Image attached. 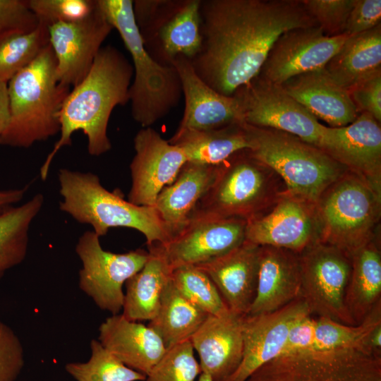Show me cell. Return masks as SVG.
I'll return each mask as SVG.
<instances>
[{
    "label": "cell",
    "instance_id": "obj_21",
    "mask_svg": "<svg viewBox=\"0 0 381 381\" xmlns=\"http://www.w3.org/2000/svg\"><path fill=\"white\" fill-rule=\"evenodd\" d=\"M171 64L179 73L185 99L183 117L175 133L243 122L237 98L219 94L207 85L196 74L189 59L178 56Z\"/></svg>",
    "mask_w": 381,
    "mask_h": 381
},
{
    "label": "cell",
    "instance_id": "obj_26",
    "mask_svg": "<svg viewBox=\"0 0 381 381\" xmlns=\"http://www.w3.org/2000/svg\"><path fill=\"white\" fill-rule=\"evenodd\" d=\"M97 340L124 365L145 376L167 351L154 330L122 314L111 315L101 323Z\"/></svg>",
    "mask_w": 381,
    "mask_h": 381
},
{
    "label": "cell",
    "instance_id": "obj_29",
    "mask_svg": "<svg viewBox=\"0 0 381 381\" xmlns=\"http://www.w3.org/2000/svg\"><path fill=\"white\" fill-rule=\"evenodd\" d=\"M168 141L182 149L188 162L208 165H218L234 153L251 147L244 122L174 133Z\"/></svg>",
    "mask_w": 381,
    "mask_h": 381
},
{
    "label": "cell",
    "instance_id": "obj_40",
    "mask_svg": "<svg viewBox=\"0 0 381 381\" xmlns=\"http://www.w3.org/2000/svg\"><path fill=\"white\" fill-rule=\"evenodd\" d=\"M307 12L328 37L344 34L355 0H301Z\"/></svg>",
    "mask_w": 381,
    "mask_h": 381
},
{
    "label": "cell",
    "instance_id": "obj_33",
    "mask_svg": "<svg viewBox=\"0 0 381 381\" xmlns=\"http://www.w3.org/2000/svg\"><path fill=\"white\" fill-rule=\"evenodd\" d=\"M44 202V195L37 193L23 205L13 206L0 215V280L7 271L25 259L30 227Z\"/></svg>",
    "mask_w": 381,
    "mask_h": 381
},
{
    "label": "cell",
    "instance_id": "obj_45",
    "mask_svg": "<svg viewBox=\"0 0 381 381\" xmlns=\"http://www.w3.org/2000/svg\"><path fill=\"white\" fill-rule=\"evenodd\" d=\"M28 186L22 188L0 190V215L20 202L24 197Z\"/></svg>",
    "mask_w": 381,
    "mask_h": 381
},
{
    "label": "cell",
    "instance_id": "obj_42",
    "mask_svg": "<svg viewBox=\"0 0 381 381\" xmlns=\"http://www.w3.org/2000/svg\"><path fill=\"white\" fill-rule=\"evenodd\" d=\"M346 90L359 114L368 112L381 122V70Z\"/></svg>",
    "mask_w": 381,
    "mask_h": 381
},
{
    "label": "cell",
    "instance_id": "obj_31",
    "mask_svg": "<svg viewBox=\"0 0 381 381\" xmlns=\"http://www.w3.org/2000/svg\"><path fill=\"white\" fill-rule=\"evenodd\" d=\"M325 69L345 89L381 70V24L349 37Z\"/></svg>",
    "mask_w": 381,
    "mask_h": 381
},
{
    "label": "cell",
    "instance_id": "obj_1",
    "mask_svg": "<svg viewBox=\"0 0 381 381\" xmlns=\"http://www.w3.org/2000/svg\"><path fill=\"white\" fill-rule=\"evenodd\" d=\"M200 12L201 46L190 61L202 81L225 96L258 75L280 35L318 25L301 0H205Z\"/></svg>",
    "mask_w": 381,
    "mask_h": 381
},
{
    "label": "cell",
    "instance_id": "obj_38",
    "mask_svg": "<svg viewBox=\"0 0 381 381\" xmlns=\"http://www.w3.org/2000/svg\"><path fill=\"white\" fill-rule=\"evenodd\" d=\"M190 340L168 349L146 375L145 381H195L201 373Z\"/></svg>",
    "mask_w": 381,
    "mask_h": 381
},
{
    "label": "cell",
    "instance_id": "obj_36",
    "mask_svg": "<svg viewBox=\"0 0 381 381\" xmlns=\"http://www.w3.org/2000/svg\"><path fill=\"white\" fill-rule=\"evenodd\" d=\"M91 354L86 362H70L66 371L76 381H145L146 376L124 365L97 339L90 341Z\"/></svg>",
    "mask_w": 381,
    "mask_h": 381
},
{
    "label": "cell",
    "instance_id": "obj_27",
    "mask_svg": "<svg viewBox=\"0 0 381 381\" xmlns=\"http://www.w3.org/2000/svg\"><path fill=\"white\" fill-rule=\"evenodd\" d=\"M218 169L219 164L187 162L175 180L161 190L155 207L169 228L171 237L181 229L198 202L211 188Z\"/></svg>",
    "mask_w": 381,
    "mask_h": 381
},
{
    "label": "cell",
    "instance_id": "obj_37",
    "mask_svg": "<svg viewBox=\"0 0 381 381\" xmlns=\"http://www.w3.org/2000/svg\"><path fill=\"white\" fill-rule=\"evenodd\" d=\"M171 279L183 296L208 315H221L229 311L213 282L198 267L174 269Z\"/></svg>",
    "mask_w": 381,
    "mask_h": 381
},
{
    "label": "cell",
    "instance_id": "obj_9",
    "mask_svg": "<svg viewBox=\"0 0 381 381\" xmlns=\"http://www.w3.org/2000/svg\"><path fill=\"white\" fill-rule=\"evenodd\" d=\"M245 381H381V353L353 346L282 355Z\"/></svg>",
    "mask_w": 381,
    "mask_h": 381
},
{
    "label": "cell",
    "instance_id": "obj_16",
    "mask_svg": "<svg viewBox=\"0 0 381 381\" xmlns=\"http://www.w3.org/2000/svg\"><path fill=\"white\" fill-rule=\"evenodd\" d=\"M348 37H328L318 25L291 29L275 41L257 76L279 85L294 76L325 68Z\"/></svg>",
    "mask_w": 381,
    "mask_h": 381
},
{
    "label": "cell",
    "instance_id": "obj_11",
    "mask_svg": "<svg viewBox=\"0 0 381 381\" xmlns=\"http://www.w3.org/2000/svg\"><path fill=\"white\" fill-rule=\"evenodd\" d=\"M75 253L82 264L80 290L102 310L119 314L124 299L123 286L143 268L149 258L148 251L140 248L125 253L107 251L102 248L99 237L93 231H87L80 236Z\"/></svg>",
    "mask_w": 381,
    "mask_h": 381
},
{
    "label": "cell",
    "instance_id": "obj_47",
    "mask_svg": "<svg viewBox=\"0 0 381 381\" xmlns=\"http://www.w3.org/2000/svg\"><path fill=\"white\" fill-rule=\"evenodd\" d=\"M365 347L370 351L381 353V324L370 332L366 339Z\"/></svg>",
    "mask_w": 381,
    "mask_h": 381
},
{
    "label": "cell",
    "instance_id": "obj_41",
    "mask_svg": "<svg viewBox=\"0 0 381 381\" xmlns=\"http://www.w3.org/2000/svg\"><path fill=\"white\" fill-rule=\"evenodd\" d=\"M24 365V350L20 338L0 320V381H16Z\"/></svg>",
    "mask_w": 381,
    "mask_h": 381
},
{
    "label": "cell",
    "instance_id": "obj_4",
    "mask_svg": "<svg viewBox=\"0 0 381 381\" xmlns=\"http://www.w3.org/2000/svg\"><path fill=\"white\" fill-rule=\"evenodd\" d=\"M59 209L80 224L90 225L99 236L112 227H127L141 232L147 246L164 244L171 234L155 206L135 205L110 192L91 172L61 169L58 173Z\"/></svg>",
    "mask_w": 381,
    "mask_h": 381
},
{
    "label": "cell",
    "instance_id": "obj_6",
    "mask_svg": "<svg viewBox=\"0 0 381 381\" xmlns=\"http://www.w3.org/2000/svg\"><path fill=\"white\" fill-rule=\"evenodd\" d=\"M286 190L274 170L243 150L219 164L214 183L193 212L248 222L268 212Z\"/></svg>",
    "mask_w": 381,
    "mask_h": 381
},
{
    "label": "cell",
    "instance_id": "obj_35",
    "mask_svg": "<svg viewBox=\"0 0 381 381\" xmlns=\"http://www.w3.org/2000/svg\"><path fill=\"white\" fill-rule=\"evenodd\" d=\"M49 44L48 27L40 22L30 32H13L0 37V81L8 83Z\"/></svg>",
    "mask_w": 381,
    "mask_h": 381
},
{
    "label": "cell",
    "instance_id": "obj_34",
    "mask_svg": "<svg viewBox=\"0 0 381 381\" xmlns=\"http://www.w3.org/2000/svg\"><path fill=\"white\" fill-rule=\"evenodd\" d=\"M381 324V302L358 325H347L330 318L313 315L310 339L305 352L362 346L370 332ZM366 348V347H365Z\"/></svg>",
    "mask_w": 381,
    "mask_h": 381
},
{
    "label": "cell",
    "instance_id": "obj_13",
    "mask_svg": "<svg viewBox=\"0 0 381 381\" xmlns=\"http://www.w3.org/2000/svg\"><path fill=\"white\" fill-rule=\"evenodd\" d=\"M234 95L244 123L290 133L321 149L325 126L279 85L256 76Z\"/></svg>",
    "mask_w": 381,
    "mask_h": 381
},
{
    "label": "cell",
    "instance_id": "obj_39",
    "mask_svg": "<svg viewBox=\"0 0 381 381\" xmlns=\"http://www.w3.org/2000/svg\"><path fill=\"white\" fill-rule=\"evenodd\" d=\"M26 4L38 22L47 27L56 23L80 21L96 7V0H27Z\"/></svg>",
    "mask_w": 381,
    "mask_h": 381
},
{
    "label": "cell",
    "instance_id": "obj_10",
    "mask_svg": "<svg viewBox=\"0 0 381 381\" xmlns=\"http://www.w3.org/2000/svg\"><path fill=\"white\" fill-rule=\"evenodd\" d=\"M201 0L133 1L144 46L158 62L171 65L178 56L191 60L199 52Z\"/></svg>",
    "mask_w": 381,
    "mask_h": 381
},
{
    "label": "cell",
    "instance_id": "obj_17",
    "mask_svg": "<svg viewBox=\"0 0 381 381\" xmlns=\"http://www.w3.org/2000/svg\"><path fill=\"white\" fill-rule=\"evenodd\" d=\"M112 30L97 0L95 10L85 18L48 27L49 42L56 61V76L61 84L73 87L85 78Z\"/></svg>",
    "mask_w": 381,
    "mask_h": 381
},
{
    "label": "cell",
    "instance_id": "obj_7",
    "mask_svg": "<svg viewBox=\"0 0 381 381\" xmlns=\"http://www.w3.org/2000/svg\"><path fill=\"white\" fill-rule=\"evenodd\" d=\"M255 158L274 170L291 193L317 202L346 172L325 151L290 133L246 123Z\"/></svg>",
    "mask_w": 381,
    "mask_h": 381
},
{
    "label": "cell",
    "instance_id": "obj_23",
    "mask_svg": "<svg viewBox=\"0 0 381 381\" xmlns=\"http://www.w3.org/2000/svg\"><path fill=\"white\" fill-rule=\"evenodd\" d=\"M259 251V246L245 241L229 253L195 265L213 282L229 310L237 315H247L255 299Z\"/></svg>",
    "mask_w": 381,
    "mask_h": 381
},
{
    "label": "cell",
    "instance_id": "obj_2",
    "mask_svg": "<svg viewBox=\"0 0 381 381\" xmlns=\"http://www.w3.org/2000/svg\"><path fill=\"white\" fill-rule=\"evenodd\" d=\"M133 65L116 47H102L85 78L70 90L59 112L60 137L40 168L45 180L56 153L72 144V135L82 131L87 152L100 156L111 148L107 126L113 109L129 102Z\"/></svg>",
    "mask_w": 381,
    "mask_h": 381
},
{
    "label": "cell",
    "instance_id": "obj_22",
    "mask_svg": "<svg viewBox=\"0 0 381 381\" xmlns=\"http://www.w3.org/2000/svg\"><path fill=\"white\" fill-rule=\"evenodd\" d=\"M243 316L230 310L221 315H209L190 339L198 354L201 372L212 381H225L241 363Z\"/></svg>",
    "mask_w": 381,
    "mask_h": 381
},
{
    "label": "cell",
    "instance_id": "obj_20",
    "mask_svg": "<svg viewBox=\"0 0 381 381\" xmlns=\"http://www.w3.org/2000/svg\"><path fill=\"white\" fill-rule=\"evenodd\" d=\"M310 314L307 304L299 297L271 313L245 315L242 359L225 381H245L259 367L279 356L292 327Z\"/></svg>",
    "mask_w": 381,
    "mask_h": 381
},
{
    "label": "cell",
    "instance_id": "obj_3",
    "mask_svg": "<svg viewBox=\"0 0 381 381\" xmlns=\"http://www.w3.org/2000/svg\"><path fill=\"white\" fill-rule=\"evenodd\" d=\"M49 44L7 83L10 117L0 145L28 148L60 132L59 112L70 87L56 76Z\"/></svg>",
    "mask_w": 381,
    "mask_h": 381
},
{
    "label": "cell",
    "instance_id": "obj_15",
    "mask_svg": "<svg viewBox=\"0 0 381 381\" xmlns=\"http://www.w3.org/2000/svg\"><path fill=\"white\" fill-rule=\"evenodd\" d=\"M246 241L301 253L319 241L316 202L287 190L268 212L247 222Z\"/></svg>",
    "mask_w": 381,
    "mask_h": 381
},
{
    "label": "cell",
    "instance_id": "obj_18",
    "mask_svg": "<svg viewBox=\"0 0 381 381\" xmlns=\"http://www.w3.org/2000/svg\"><path fill=\"white\" fill-rule=\"evenodd\" d=\"M133 145L135 154L130 164L132 182L128 200L140 206H155L161 190L175 180L187 158L181 148L150 127L136 133Z\"/></svg>",
    "mask_w": 381,
    "mask_h": 381
},
{
    "label": "cell",
    "instance_id": "obj_30",
    "mask_svg": "<svg viewBox=\"0 0 381 381\" xmlns=\"http://www.w3.org/2000/svg\"><path fill=\"white\" fill-rule=\"evenodd\" d=\"M143 268L125 283L122 315L135 322L152 320L157 313L164 288L172 270L154 248Z\"/></svg>",
    "mask_w": 381,
    "mask_h": 381
},
{
    "label": "cell",
    "instance_id": "obj_25",
    "mask_svg": "<svg viewBox=\"0 0 381 381\" xmlns=\"http://www.w3.org/2000/svg\"><path fill=\"white\" fill-rule=\"evenodd\" d=\"M279 86L317 119L332 128L346 126L359 115L347 90L337 84L325 68L294 76Z\"/></svg>",
    "mask_w": 381,
    "mask_h": 381
},
{
    "label": "cell",
    "instance_id": "obj_46",
    "mask_svg": "<svg viewBox=\"0 0 381 381\" xmlns=\"http://www.w3.org/2000/svg\"><path fill=\"white\" fill-rule=\"evenodd\" d=\"M10 117L7 83L0 81V139Z\"/></svg>",
    "mask_w": 381,
    "mask_h": 381
},
{
    "label": "cell",
    "instance_id": "obj_5",
    "mask_svg": "<svg viewBox=\"0 0 381 381\" xmlns=\"http://www.w3.org/2000/svg\"><path fill=\"white\" fill-rule=\"evenodd\" d=\"M97 4L119 33L132 58L131 116L142 127H150L178 105L183 95L179 73L173 65L158 62L146 50L135 20L132 0H97Z\"/></svg>",
    "mask_w": 381,
    "mask_h": 381
},
{
    "label": "cell",
    "instance_id": "obj_28",
    "mask_svg": "<svg viewBox=\"0 0 381 381\" xmlns=\"http://www.w3.org/2000/svg\"><path fill=\"white\" fill-rule=\"evenodd\" d=\"M351 260L344 302L349 315L358 325L381 302L380 237L356 250Z\"/></svg>",
    "mask_w": 381,
    "mask_h": 381
},
{
    "label": "cell",
    "instance_id": "obj_14",
    "mask_svg": "<svg viewBox=\"0 0 381 381\" xmlns=\"http://www.w3.org/2000/svg\"><path fill=\"white\" fill-rule=\"evenodd\" d=\"M247 221L193 212L187 222L164 244L147 246L157 250L171 270L198 265L220 257L246 241Z\"/></svg>",
    "mask_w": 381,
    "mask_h": 381
},
{
    "label": "cell",
    "instance_id": "obj_43",
    "mask_svg": "<svg viewBox=\"0 0 381 381\" xmlns=\"http://www.w3.org/2000/svg\"><path fill=\"white\" fill-rule=\"evenodd\" d=\"M26 1L0 0V37L13 32H27L38 25Z\"/></svg>",
    "mask_w": 381,
    "mask_h": 381
},
{
    "label": "cell",
    "instance_id": "obj_48",
    "mask_svg": "<svg viewBox=\"0 0 381 381\" xmlns=\"http://www.w3.org/2000/svg\"><path fill=\"white\" fill-rule=\"evenodd\" d=\"M198 381H212V380L208 374L205 373H201L199 375Z\"/></svg>",
    "mask_w": 381,
    "mask_h": 381
},
{
    "label": "cell",
    "instance_id": "obj_19",
    "mask_svg": "<svg viewBox=\"0 0 381 381\" xmlns=\"http://www.w3.org/2000/svg\"><path fill=\"white\" fill-rule=\"evenodd\" d=\"M321 150L381 193L380 123L369 113L346 126H325Z\"/></svg>",
    "mask_w": 381,
    "mask_h": 381
},
{
    "label": "cell",
    "instance_id": "obj_32",
    "mask_svg": "<svg viewBox=\"0 0 381 381\" xmlns=\"http://www.w3.org/2000/svg\"><path fill=\"white\" fill-rule=\"evenodd\" d=\"M208 315L183 296L170 278L157 313L147 326L157 334L168 349L190 340Z\"/></svg>",
    "mask_w": 381,
    "mask_h": 381
},
{
    "label": "cell",
    "instance_id": "obj_24",
    "mask_svg": "<svg viewBox=\"0 0 381 381\" xmlns=\"http://www.w3.org/2000/svg\"><path fill=\"white\" fill-rule=\"evenodd\" d=\"M299 254L273 246H260L257 289L248 315L279 310L301 296Z\"/></svg>",
    "mask_w": 381,
    "mask_h": 381
},
{
    "label": "cell",
    "instance_id": "obj_12",
    "mask_svg": "<svg viewBox=\"0 0 381 381\" xmlns=\"http://www.w3.org/2000/svg\"><path fill=\"white\" fill-rule=\"evenodd\" d=\"M300 297L311 315L355 325L344 298L351 272V260L339 248L317 241L299 253Z\"/></svg>",
    "mask_w": 381,
    "mask_h": 381
},
{
    "label": "cell",
    "instance_id": "obj_44",
    "mask_svg": "<svg viewBox=\"0 0 381 381\" xmlns=\"http://www.w3.org/2000/svg\"><path fill=\"white\" fill-rule=\"evenodd\" d=\"M381 24L380 0H355L347 19L344 34L350 36L370 30Z\"/></svg>",
    "mask_w": 381,
    "mask_h": 381
},
{
    "label": "cell",
    "instance_id": "obj_8",
    "mask_svg": "<svg viewBox=\"0 0 381 381\" xmlns=\"http://www.w3.org/2000/svg\"><path fill=\"white\" fill-rule=\"evenodd\" d=\"M319 241L351 257L380 237L381 193L347 171L316 202Z\"/></svg>",
    "mask_w": 381,
    "mask_h": 381
}]
</instances>
